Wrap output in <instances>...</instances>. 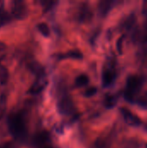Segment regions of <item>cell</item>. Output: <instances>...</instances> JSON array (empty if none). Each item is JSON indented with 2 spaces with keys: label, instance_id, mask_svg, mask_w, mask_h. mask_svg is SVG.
I'll list each match as a JSON object with an SVG mask.
<instances>
[{
  "label": "cell",
  "instance_id": "obj_1",
  "mask_svg": "<svg viewBox=\"0 0 147 148\" xmlns=\"http://www.w3.org/2000/svg\"><path fill=\"white\" fill-rule=\"evenodd\" d=\"M8 128L10 134L16 139H24L27 135L25 118L22 113L11 114L8 118Z\"/></svg>",
  "mask_w": 147,
  "mask_h": 148
},
{
  "label": "cell",
  "instance_id": "obj_12",
  "mask_svg": "<svg viewBox=\"0 0 147 148\" xmlns=\"http://www.w3.org/2000/svg\"><path fill=\"white\" fill-rule=\"evenodd\" d=\"M46 84V82L42 81H37L29 89V93L31 94H37L39 93L41 90H42V88H44V85Z\"/></svg>",
  "mask_w": 147,
  "mask_h": 148
},
{
  "label": "cell",
  "instance_id": "obj_17",
  "mask_svg": "<svg viewBox=\"0 0 147 148\" xmlns=\"http://www.w3.org/2000/svg\"><path fill=\"white\" fill-rule=\"evenodd\" d=\"M96 92H97V88H96L95 87H91V88H88V89L86 90V92L84 93V95H85V96H87V97H91V96H93L94 95H95Z\"/></svg>",
  "mask_w": 147,
  "mask_h": 148
},
{
  "label": "cell",
  "instance_id": "obj_16",
  "mask_svg": "<svg viewBox=\"0 0 147 148\" xmlns=\"http://www.w3.org/2000/svg\"><path fill=\"white\" fill-rule=\"evenodd\" d=\"M90 11H89V10L88 9V8H84L83 10H82V11L81 12V15H80V17H81V20H87V19H88L89 17H90Z\"/></svg>",
  "mask_w": 147,
  "mask_h": 148
},
{
  "label": "cell",
  "instance_id": "obj_6",
  "mask_svg": "<svg viewBox=\"0 0 147 148\" xmlns=\"http://www.w3.org/2000/svg\"><path fill=\"white\" fill-rule=\"evenodd\" d=\"M113 3H114L112 1H101L99 3V13L102 16H105L113 8Z\"/></svg>",
  "mask_w": 147,
  "mask_h": 148
},
{
  "label": "cell",
  "instance_id": "obj_13",
  "mask_svg": "<svg viewBox=\"0 0 147 148\" xmlns=\"http://www.w3.org/2000/svg\"><path fill=\"white\" fill-rule=\"evenodd\" d=\"M37 29L38 30L41 32L42 35H43L44 36H49L50 30H49V27L48 26L47 23H40L37 24Z\"/></svg>",
  "mask_w": 147,
  "mask_h": 148
},
{
  "label": "cell",
  "instance_id": "obj_11",
  "mask_svg": "<svg viewBox=\"0 0 147 148\" xmlns=\"http://www.w3.org/2000/svg\"><path fill=\"white\" fill-rule=\"evenodd\" d=\"M88 82H89V78L85 74H81L75 78V84L77 87H83L87 85Z\"/></svg>",
  "mask_w": 147,
  "mask_h": 148
},
{
  "label": "cell",
  "instance_id": "obj_18",
  "mask_svg": "<svg viewBox=\"0 0 147 148\" xmlns=\"http://www.w3.org/2000/svg\"><path fill=\"white\" fill-rule=\"evenodd\" d=\"M13 144L11 143V142H8V143H5L2 147H0V148H12L13 147Z\"/></svg>",
  "mask_w": 147,
  "mask_h": 148
},
{
  "label": "cell",
  "instance_id": "obj_10",
  "mask_svg": "<svg viewBox=\"0 0 147 148\" xmlns=\"http://www.w3.org/2000/svg\"><path fill=\"white\" fill-rule=\"evenodd\" d=\"M49 135L48 133L46 132H43V133H41L39 134L36 138H35V141L37 145H42L44 146V144L49 140Z\"/></svg>",
  "mask_w": 147,
  "mask_h": 148
},
{
  "label": "cell",
  "instance_id": "obj_19",
  "mask_svg": "<svg viewBox=\"0 0 147 148\" xmlns=\"http://www.w3.org/2000/svg\"><path fill=\"white\" fill-rule=\"evenodd\" d=\"M5 49V44L2 42H0V50H3Z\"/></svg>",
  "mask_w": 147,
  "mask_h": 148
},
{
  "label": "cell",
  "instance_id": "obj_5",
  "mask_svg": "<svg viewBox=\"0 0 147 148\" xmlns=\"http://www.w3.org/2000/svg\"><path fill=\"white\" fill-rule=\"evenodd\" d=\"M114 78H115V74L111 71V70H105L103 72V75H102V83H103V86L104 87H108L110 86L113 81H114Z\"/></svg>",
  "mask_w": 147,
  "mask_h": 148
},
{
  "label": "cell",
  "instance_id": "obj_14",
  "mask_svg": "<svg viewBox=\"0 0 147 148\" xmlns=\"http://www.w3.org/2000/svg\"><path fill=\"white\" fill-rule=\"evenodd\" d=\"M115 104H116V99L114 96H109L105 101V106L108 108H113Z\"/></svg>",
  "mask_w": 147,
  "mask_h": 148
},
{
  "label": "cell",
  "instance_id": "obj_15",
  "mask_svg": "<svg viewBox=\"0 0 147 148\" xmlns=\"http://www.w3.org/2000/svg\"><path fill=\"white\" fill-rule=\"evenodd\" d=\"M66 56L68 57H72V58H81L82 57V54L79 50H71Z\"/></svg>",
  "mask_w": 147,
  "mask_h": 148
},
{
  "label": "cell",
  "instance_id": "obj_9",
  "mask_svg": "<svg viewBox=\"0 0 147 148\" xmlns=\"http://www.w3.org/2000/svg\"><path fill=\"white\" fill-rule=\"evenodd\" d=\"M10 21V14L3 10V8H0V27L7 24Z\"/></svg>",
  "mask_w": 147,
  "mask_h": 148
},
{
  "label": "cell",
  "instance_id": "obj_2",
  "mask_svg": "<svg viewBox=\"0 0 147 148\" xmlns=\"http://www.w3.org/2000/svg\"><path fill=\"white\" fill-rule=\"evenodd\" d=\"M141 87H142V80L137 75H130L126 81L125 97L128 101H132L133 98L140 91Z\"/></svg>",
  "mask_w": 147,
  "mask_h": 148
},
{
  "label": "cell",
  "instance_id": "obj_20",
  "mask_svg": "<svg viewBox=\"0 0 147 148\" xmlns=\"http://www.w3.org/2000/svg\"><path fill=\"white\" fill-rule=\"evenodd\" d=\"M41 148H53L52 147H50V146H42Z\"/></svg>",
  "mask_w": 147,
  "mask_h": 148
},
{
  "label": "cell",
  "instance_id": "obj_3",
  "mask_svg": "<svg viewBox=\"0 0 147 148\" xmlns=\"http://www.w3.org/2000/svg\"><path fill=\"white\" fill-rule=\"evenodd\" d=\"M120 112H121V114L123 115V118H124V121L129 125V126H132V127H139L141 125V120L137 116L135 115L134 114H133L130 110L126 109V108H120Z\"/></svg>",
  "mask_w": 147,
  "mask_h": 148
},
{
  "label": "cell",
  "instance_id": "obj_4",
  "mask_svg": "<svg viewBox=\"0 0 147 148\" xmlns=\"http://www.w3.org/2000/svg\"><path fill=\"white\" fill-rule=\"evenodd\" d=\"M12 13L16 18H23L26 15V6L23 2L16 1L12 4Z\"/></svg>",
  "mask_w": 147,
  "mask_h": 148
},
{
  "label": "cell",
  "instance_id": "obj_7",
  "mask_svg": "<svg viewBox=\"0 0 147 148\" xmlns=\"http://www.w3.org/2000/svg\"><path fill=\"white\" fill-rule=\"evenodd\" d=\"M59 110L63 114H69L73 109V105L68 99H62L58 104Z\"/></svg>",
  "mask_w": 147,
  "mask_h": 148
},
{
  "label": "cell",
  "instance_id": "obj_8",
  "mask_svg": "<svg viewBox=\"0 0 147 148\" xmlns=\"http://www.w3.org/2000/svg\"><path fill=\"white\" fill-rule=\"evenodd\" d=\"M9 80V71L3 65H0V83L6 84Z\"/></svg>",
  "mask_w": 147,
  "mask_h": 148
}]
</instances>
